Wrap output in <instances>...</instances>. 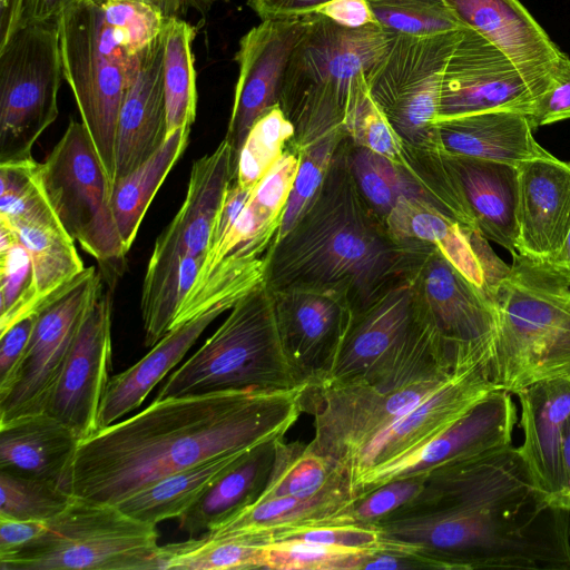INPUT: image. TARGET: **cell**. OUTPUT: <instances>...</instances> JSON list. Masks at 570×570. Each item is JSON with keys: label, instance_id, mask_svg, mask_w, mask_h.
<instances>
[{"label": "cell", "instance_id": "4fadbf2b", "mask_svg": "<svg viewBox=\"0 0 570 570\" xmlns=\"http://www.w3.org/2000/svg\"><path fill=\"white\" fill-rule=\"evenodd\" d=\"M410 281L421 315L458 367L488 368L498 320L487 292L461 274L438 248L425 244Z\"/></svg>", "mask_w": 570, "mask_h": 570}, {"label": "cell", "instance_id": "ba28073f", "mask_svg": "<svg viewBox=\"0 0 570 570\" xmlns=\"http://www.w3.org/2000/svg\"><path fill=\"white\" fill-rule=\"evenodd\" d=\"M156 525L117 505L73 498L29 544L0 557L1 570H158Z\"/></svg>", "mask_w": 570, "mask_h": 570}, {"label": "cell", "instance_id": "277c9868", "mask_svg": "<svg viewBox=\"0 0 570 570\" xmlns=\"http://www.w3.org/2000/svg\"><path fill=\"white\" fill-rule=\"evenodd\" d=\"M459 370L430 328L393 362L362 376L306 385L303 410L313 415L308 445L346 471L379 433L435 392Z\"/></svg>", "mask_w": 570, "mask_h": 570}, {"label": "cell", "instance_id": "8992f818", "mask_svg": "<svg viewBox=\"0 0 570 570\" xmlns=\"http://www.w3.org/2000/svg\"><path fill=\"white\" fill-rule=\"evenodd\" d=\"M396 33L380 24L342 27L324 16H306L291 53L278 105L293 122V142L345 132V119L366 72L385 55Z\"/></svg>", "mask_w": 570, "mask_h": 570}, {"label": "cell", "instance_id": "8d00e7d4", "mask_svg": "<svg viewBox=\"0 0 570 570\" xmlns=\"http://www.w3.org/2000/svg\"><path fill=\"white\" fill-rule=\"evenodd\" d=\"M4 224L13 229L30 255L39 307L68 286L86 268L76 249L75 240L60 224Z\"/></svg>", "mask_w": 570, "mask_h": 570}, {"label": "cell", "instance_id": "d590c367", "mask_svg": "<svg viewBox=\"0 0 570 570\" xmlns=\"http://www.w3.org/2000/svg\"><path fill=\"white\" fill-rule=\"evenodd\" d=\"M271 538L257 532H205L160 546L158 570L264 569Z\"/></svg>", "mask_w": 570, "mask_h": 570}, {"label": "cell", "instance_id": "e0dca14e", "mask_svg": "<svg viewBox=\"0 0 570 570\" xmlns=\"http://www.w3.org/2000/svg\"><path fill=\"white\" fill-rule=\"evenodd\" d=\"M111 309L102 292L87 313L45 412L81 440L99 431V407L111 370Z\"/></svg>", "mask_w": 570, "mask_h": 570}, {"label": "cell", "instance_id": "ac0fdd59", "mask_svg": "<svg viewBox=\"0 0 570 570\" xmlns=\"http://www.w3.org/2000/svg\"><path fill=\"white\" fill-rule=\"evenodd\" d=\"M302 18L262 20L239 40L238 78L225 139L237 157L254 122L278 104L291 53L304 30Z\"/></svg>", "mask_w": 570, "mask_h": 570}, {"label": "cell", "instance_id": "7dc6e473", "mask_svg": "<svg viewBox=\"0 0 570 570\" xmlns=\"http://www.w3.org/2000/svg\"><path fill=\"white\" fill-rule=\"evenodd\" d=\"M348 139L395 163H401L404 144L372 98L367 80L361 87L344 124Z\"/></svg>", "mask_w": 570, "mask_h": 570}, {"label": "cell", "instance_id": "d6986e66", "mask_svg": "<svg viewBox=\"0 0 570 570\" xmlns=\"http://www.w3.org/2000/svg\"><path fill=\"white\" fill-rule=\"evenodd\" d=\"M271 292L289 361L304 384L322 382L335 362L353 317L347 297L338 292L304 288Z\"/></svg>", "mask_w": 570, "mask_h": 570}, {"label": "cell", "instance_id": "ab89813d", "mask_svg": "<svg viewBox=\"0 0 570 570\" xmlns=\"http://www.w3.org/2000/svg\"><path fill=\"white\" fill-rule=\"evenodd\" d=\"M39 164L35 158L0 164L1 222L60 224L40 184Z\"/></svg>", "mask_w": 570, "mask_h": 570}, {"label": "cell", "instance_id": "b9f144b4", "mask_svg": "<svg viewBox=\"0 0 570 570\" xmlns=\"http://www.w3.org/2000/svg\"><path fill=\"white\" fill-rule=\"evenodd\" d=\"M346 137V134L333 132L302 144L291 141L299 153V166L275 238L282 237L294 226L314 198L326 177L337 147Z\"/></svg>", "mask_w": 570, "mask_h": 570}, {"label": "cell", "instance_id": "680465c9", "mask_svg": "<svg viewBox=\"0 0 570 570\" xmlns=\"http://www.w3.org/2000/svg\"><path fill=\"white\" fill-rule=\"evenodd\" d=\"M149 4L159 11L165 18L184 19L189 12L205 16L216 0H136Z\"/></svg>", "mask_w": 570, "mask_h": 570}, {"label": "cell", "instance_id": "cb8c5ba5", "mask_svg": "<svg viewBox=\"0 0 570 570\" xmlns=\"http://www.w3.org/2000/svg\"><path fill=\"white\" fill-rule=\"evenodd\" d=\"M164 48L163 31L138 55L118 116L115 181L145 163L168 137Z\"/></svg>", "mask_w": 570, "mask_h": 570}, {"label": "cell", "instance_id": "4dcf8cb0", "mask_svg": "<svg viewBox=\"0 0 570 570\" xmlns=\"http://www.w3.org/2000/svg\"><path fill=\"white\" fill-rule=\"evenodd\" d=\"M276 441L250 450L223 473L178 518L179 529L190 535L210 532L253 504L262 494L271 475Z\"/></svg>", "mask_w": 570, "mask_h": 570}, {"label": "cell", "instance_id": "d4e9b609", "mask_svg": "<svg viewBox=\"0 0 570 570\" xmlns=\"http://www.w3.org/2000/svg\"><path fill=\"white\" fill-rule=\"evenodd\" d=\"M433 142L448 155L514 166L556 157L534 139L525 115L507 110L435 120Z\"/></svg>", "mask_w": 570, "mask_h": 570}, {"label": "cell", "instance_id": "7402d4cb", "mask_svg": "<svg viewBox=\"0 0 570 570\" xmlns=\"http://www.w3.org/2000/svg\"><path fill=\"white\" fill-rule=\"evenodd\" d=\"M518 169L515 252L547 263L558 255L570 229V161L533 159Z\"/></svg>", "mask_w": 570, "mask_h": 570}, {"label": "cell", "instance_id": "5bb4252c", "mask_svg": "<svg viewBox=\"0 0 570 570\" xmlns=\"http://www.w3.org/2000/svg\"><path fill=\"white\" fill-rule=\"evenodd\" d=\"M102 292V274L90 266L36 311L22 363L0 395V424L45 412L76 335Z\"/></svg>", "mask_w": 570, "mask_h": 570}, {"label": "cell", "instance_id": "c3c4849f", "mask_svg": "<svg viewBox=\"0 0 570 570\" xmlns=\"http://www.w3.org/2000/svg\"><path fill=\"white\" fill-rule=\"evenodd\" d=\"M104 19L131 56H138L160 36L167 20L155 8L136 0H98Z\"/></svg>", "mask_w": 570, "mask_h": 570}, {"label": "cell", "instance_id": "2e32d148", "mask_svg": "<svg viewBox=\"0 0 570 570\" xmlns=\"http://www.w3.org/2000/svg\"><path fill=\"white\" fill-rule=\"evenodd\" d=\"M537 100L511 59L464 27L444 68L435 120L497 110L529 116Z\"/></svg>", "mask_w": 570, "mask_h": 570}, {"label": "cell", "instance_id": "9a60e30c", "mask_svg": "<svg viewBox=\"0 0 570 570\" xmlns=\"http://www.w3.org/2000/svg\"><path fill=\"white\" fill-rule=\"evenodd\" d=\"M512 394L493 390L443 433L394 460L373 466L351 481L355 498L394 480L424 478L445 465L511 444L517 424Z\"/></svg>", "mask_w": 570, "mask_h": 570}, {"label": "cell", "instance_id": "484cf974", "mask_svg": "<svg viewBox=\"0 0 570 570\" xmlns=\"http://www.w3.org/2000/svg\"><path fill=\"white\" fill-rule=\"evenodd\" d=\"M242 297H226L173 328L137 363L111 376L99 407V430L138 409L151 390L184 358L209 324Z\"/></svg>", "mask_w": 570, "mask_h": 570}, {"label": "cell", "instance_id": "f546056e", "mask_svg": "<svg viewBox=\"0 0 570 570\" xmlns=\"http://www.w3.org/2000/svg\"><path fill=\"white\" fill-rule=\"evenodd\" d=\"M355 500L351 491L312 500L259 498L210 532H257L277 541L309 528L356 522Z\"/></svg>", "mask_w": 570, "mask_h": 570}, {"label": "cell", "instance_id": "f35d334b", "mask_svg": "<svg viewBox=\"0 0 570 570\" xmlns=\"http://www.w3.org/2000/svg\"><path fill=\"white\" fill-rule=\"evenodd\" d=\"M347 160L360 193L382 220L400 198H423L419 185L404 165L354 145L350 139Z\"/></svg>", "mask_w": 570, "mask_h": 570}, {"label": "cell", "instance_id": "30bf717a", "mask_svg": "<svg viewBox=\"0 0 570 570\" xmlns=\"http://www.w3.org/2000/svg\"><path fill=\"white\" fill-rule=\"evenodd\" d=\"M39 178L66 233L104 273L120 274L127 254L111 209L112 184L82 121L71 119Z\"/></svg>", "mask_w": 570, "mask_h": 570}, {"label": "cell", "instance_id": "f6af8a7d", "mask_svg": "<svg viewBox=\"0 0 570 570\" xmlns=\"http://www.w3.org/2000/svg\"><path fill=\"white\" fill-rule=\"evenodd\" d=\"M71 499L58 484L0 471V518L48 521Z\"/></svg>", "mask_w": 570, "mask_h": 570}, {"label": "cell", "instance_id": "60d3db41", "mask_svg": "<svg viewBox=\"0 0 570 570\" xmlns=\"http://www.w3.org/2000/svg\"><path fill=\"white\" fill-rule=\"evenodd\" d=\"M295 136V127L277 104L252 126L237 157L235 181L254 188L283 155Z\"/></svg>", "mask_w": 570, "mask_h": 570}, {"label": "cell", "instance_id": "8fae6325", "mask_svg": "<svg viewBox=\"0 0 570 570\" xmlns=\"http://www.w3.org/2000/svg\"><path fill=\"white\" fill-rule=\"evenodd\" d=\"M62 77L57 19L22 22L0 46V164L33 159L58 117Z\"/></svg>", "mask_w": 570, "mask_h": 570}, {"label": "cell", "instance_id": "f5cc1de1", "mask_svg": "<svg viewBox=\"0 0 570 570\" xmlns=\"http://www.w3.org/2000/svg\"><path fill=\"white\" fill-rule=\"evenodd\" d=\"M36 315L21 318L0 333V395L11 387L24 357Z\"/></svg>", "mask_w": 570, "mask_h": 570}, {"label": "cell", "instance_id": "6da1fadb", "mask_svg": "<svg viewBox=\"0 0 570 570\" xmlns=\"http://www.w3.org/2000/svg\"><path fill=\"white\" fill-rule=\"evenodd\" d=\"M410 505L375 524L416 544L434 569L570 570V510L512 444L434 470Z\"/></svg>", "mask_w": 570, "mask_h": 570}, {"label": "cell", "instance_id": "603a6c76", "mask_svg": "<svg viewBox=\"0 0 570 570\" xmlns=\"http://www.w3.org/2000/svg\"><path fill=\"white\" fill-rule=\"evenodd\" d=\"M421 321L409 276L372 305L353 314L335 362L320 383L342 382L364 375L390 358Z\"/></svg>", "mask_w": 570, "mask_h": 570}, {"label": "cell", "instance_id": "d6a6232c", "mask_svg": "<svg viewBox=\"0 0 570 570\" xmlns=\"http://www.w3.org/2000/svg\"><path fill=\"white\" fill-rule=\"evenodd\" d=\"M248 452L222 455L169 474L116 505L129 517L154 525L179 518L223 473Z\"/></svg>", "mask_w": 570, "mask_h": 570}, {"label": "cell", "instance_id": "74e56055", "mask_svg": "<svg viewBox=\"0 0 570 570\" xmlns=\"http://www.w3.org/2000/svg\"><path fill=\"white\" fill-rule=\"evenodd\" d=\"M195 37V26L185 19L167 20L164 30V88L168 135L181 127H190L196 118Z\"/></svg>", "mask_w": 570, "mask_h": 570}, {"label": "cell", "instance_id": "5b68a950", "mask_svg": "<svg viewBox=\"0 0 570 570\" xmlns=\"http://www.w3.org/2000/svg\"><path fill=\"white\" fill-rule=\"evenodd\" d=\"M512 258L489 292L498 333L488 371L497 390L517 394L535 383L570 381V281L548 263Z\"/></svg>", "mask_w": 570, "mask_h": 570}, {"label": "cell", "instance_id": "83f0119b", "mask_svg": "<svg viewBox=\"0 0 570 570\" xmlns=\"http://www.w3.org/2000/svg\"><path fill=\"white\" fill-rule=\"evenodd\" d=\"M479 233L515 255L518 166L445 154Z\"/></svg>", "mask_w": 570, "mask_h": 570}, {"label": "cell", "instance_id": "91938a15", "mask_svg": "<svg viewBox=\"0 0 570 570\" xmlns=\"http://www.w3.org/2000/svg\"><path fill=\"white\" fill-rule=\"evenodd\" d=\"M78 0H27L22 22L57 19L70 4Z\"/></svg>", "mask_w": 570, "mask_h": 570}, {"label": "cell", "instance_id": "be15d7a7", "mask_svg": "<svg viewBox=\"0 0 570 570\" xmlns=\"http://www.w3.org/2000/svg\"><path fill=\"white\" fill-rule=\"evenodd\" d=\"M547 263L570 281V229L558 255Z\"/></svg>", "mask_w": 570, "mask_h": 570}, {"label": "cell", "instance_id": "f907efd6", "mask_svg": "<svg viewBox=\"0 0 570 570\" xmlns=\"http://www.w3.org/2000/svg\"><path fill=\"white\" fill-rule=\"evenodd\" d=\"M425 488L422 478H406L387 482L357 497L353 515L356 522L374 524L412 503Z\"/></svg>", "mask_w": 570, "mask_h": 570}, {"label": "cell", "instance_id": "94428289", "mask_svg": "<svg viewBox=\"0 0 570 570\" xmlns=\"http://www.w3.org/2000/svg\"><path fill=\"white\" fill-rule=\"evenodd\" d=\"M27 0H0V46L21 23Z\"/></svg>", "mask_w": 570, "mask_h": 570}, {"label": "cell", "instance_id": "6125c7cd", "mask_svg": "<svg viewBox=\"0 0 570 570\" xmlns=\"http://www.w3.org/2000/svg\"><path fill=\"white\" fill-rule=\"evenodd\" d=\"M561 464L563 485L559 497V505L570 510V415L568 416L561 441Z\"/></svg>", "mask_w": 570, "mask_h": 570}, {"label": "cell", "instance_id": "44dd1931", "mask_svg": "<svg viewBox=\"0 0 570 570\" xmlns=\"http://www.w3.org/2000/svg\"><path fill=\"white\" fill-rule=\"evenodd\" d=\"M463 27L504 52L538 96L548 90L562 51L519 0H444Z\"/></svg>", "mask_w": 570, "mask_h": 570}, {"label": "cell", "instance_id": "7c38bea8", "mask_svg": "<svg viewBox=\"0 0 570 570\" xmlns=\"http://www.w3.org/2000/svg\"><path fill=\"white\" fill-rule=\"evenodd\" d=\"M461 30L434 36L396 35L366 72L372 98L409 147H431L444 68Z\"/></svg>", "mask_w": 570, "mask_h": 570}, {"label": "cell", "instance_id": "4316f807", "mask_svg": "<svg viewBox=\"0 0 570 570\" xmlns=\"http://www.w3.org/2000/svg\"><path fill=\"white\" fill-rule=\"evenodd\" d=\"M515 395L523 435L519 451L540 489L559 505L563 485L561 441L570 415V381L535 383Z\"/></svg>", "mask_w": 570, "mask_h": 570}, {"label": "cell", "instance_id": "816d5d0a", "mask_svg": "<svg viewBox=\"0 0 570 570\" xmlns=\"http://www.w3.org/2000/svg\"><path fill=\"white\" fill-rule=\"evenodd\" d=\"M527 117L533 130L570 119V57L564 52L553 68L548 90Z\"/></svg>", "mask_w": 570, "mask_h": 570}, {"label": "cell", "instance_id": "ffe728a7", "mask_svg": "<svg viewBox=\"0 0 570 570\" xmlns=\"http://www.w3.org/2000/svg\"><path fill=\"white\" fill-rule=\"evenodd\" d=\"M488 368L455 372L442 386L374 436L350 462V481L433 440L491 391Z\"/></svg>", "mask_w": 570, "mask_h": 570}, {"label": "cell", "instance_id": "7a4b0ae2", "mask_svg": "<svg viewBox=\"0 0 570 570\" xmlns=\"http://www.w3.org/2000/svg\"><path fill=\"white\" fill-rule=\"evenodd\" d=\"M305 387L154 400L81 440L61 488L77 499L116 505L175 472L284 439L304 412Z\"/></svg>", "mask_w": 570, "mask_h": 570}, {"label": "cell", "instance_id": "e7e4bbea", "mask_svg": "<svg viewBox=\"0 0 570 570\" xmlns=\"http://www.w3.org/2000/svg\"><path fill=\"white\" fill-rule=\"evenodd\" d=\"M226 1H228V0H226Z\"/></svg>", "mask_w": 570, "mask_h": 570}, {"label": "cell", "instance_id": "52a82bcc", "mask_svg": "<svg viewBox=\"0 0 570 570\" xmlns=\"http://www.w3.org/2000/svg\"><path fill=\"white\" fill-rule=\"evenodd\" d=\"M302 386L306 384L279 336L272 292L262 283L235 303L215 333L169 375L155 400Z\"/></svg>", "mask_w": 570, "mask_h": 570}, {"label": "cell", "instance_id": "db71d44e", "mask_svg": "<svg viewBox=\"0 0 570 570\" xmlns=\"http://www.w3.org/2000/svg\"><path fill=\"white\" fill-rule=\"evenodd\" d=\"M253 188L243 187L235 180L232 183L225 194L214 223L208 254L214 252L223 242L248 203Z\"/></svg>", "mask_w": 570, "mask_h": 570}, {"label": "cell", "instance_id": "f1b7e54d", "mask_svg": "<svg viewBox=\"0 0 570 570\" xmlns=\"http://www.w3.org/2000/svg\"><path fill=\"white\" fill-rule=\"evenodd\" d=\"M81 439L46 412L0 424V471L61 483Z\"/></svg>", "mask_w": 570, "mask_h": 570}, {"label": "cell", "instance_id": "3957f363", "mask_svg": "<svg viewBox=\"0 0 570 570\" xmlns=\"http://www.w3.org/2000/svg\"><path fill=\"white\" fill-rule=\"evenodd\" d=\"M347 144L348 137L294 226L268 248L264 283L271 291L338 292L357 314L410 276L423 244L391 236L356 186Z\"/></svg>", "mask_w": 570, "mask_h": 570}, {"label": "cell", "instance_id": "836d02e7", "mask_svg": "<svg viewBox=\"0 0 570 570\" xmlns=\"http://www.w3.org/2000/svg\"><path fill=\"white\" fill-rule=\"evenodd\" d=\"M345 491L352 492L351 481L340 463L315 452L308 443L279 439L275 443L271 475L259 498L312 500Z\"/></svg>", "mask_w": 570, "mask_h": 570}, {"label": "cell", "instance_id": "9c48e42d", "mask_svg": "<svg viewBox=\"0 0 570 570\" xmlns=\"http://www.w3.org/2000/svg\"><path fill=\"white\" fill-rule=\"evenodd\" d=\"M63 77L114 186L118 116L138 56L104 19L98 0H78L57 18Z\"/></svg>", "mask_w": 570, "mask_h": 570}, {"label": "cell", "instance_id": "9f6ffc18", "mask_svg": "<svg viewBox=\"0 0 570 570\" xmlns=\"http://www.w3.org/2000/svg\"><path fill=\"white\" fill-rule=\"evenodd\" d=\"M331 0H248L247 4L262 20L302 18L313 14Z\"/></svg>", "mask_w": 570, "mask_h": 570}, {"label": "cell", "instance_id": "6f0895ef", "mask_svg": "<svg viewBox=\"0 0 570 570\" xmlns=\"http://www.w3.org/2000/svg\"><path fill=\"white\" fill-rule=\"evenodd\" d=\"M45 527L46 521L0 518V557L10 556L24 548Z\"/></svg>", "mask_w": 570, "mask_h": 570}, {"label": "cell", "instance_id": "7bdbcfd3", "mask_svg": "<svg viewBox=\"0 0 570 570\" xmlns=\"http://www.w3.org/2000/svg\"><path fill=\"white\" fill-rule=\"evenodd\" d=\"M372 551L374 550L283 539L266 544L264 569L360 570Z\"/></svg>", "mask_w": 570, "mask_h": 570}, {"label": "cell", "instance_id": "1f68e13d", "mask_svg": "<svg viewBox=\"0 0 570 570\" xmlns=\"http://www.w3.org/2000/svg\"><path fill=\"white\" fill-rule=\"evenodd\" d=\"M391 236L404 244L431 245L469 281L485 291V276L468 230L433 204L402 197L384 218Z\"/></svg>", "mask_w": 570, "mask_h": 570}, {"label": "cell", "instance_id": "bcb514c9", "mask_svg": "<svg viewBox=\"0 0 570 570\" xmlns=\"http://www.w3.org/2000/svg\"><path fill=\"white\" fill-rule=\"evenodd\" d=\"M39 307L30 255L18 239L0 250V333Z\"/></svg>", "mask_w": 570, "mask_h": 570}, {"label": "cell", "instance_id": "e575fe53", "mask_svg": "<svg viewBox=\"0 0 570 570\" xmlns=\"http://www.w3.org/2000/svg\"><path fill=\"white\" fill-rule=\"evenodd\" d=\"M190 127L169 134L163 146L129 175L117 179L111 191V209L128 252L142 218L163 181L188 145Z\"/></svg>", "mask_w": 570, "mask_h": 570}, {"label": "cell", "instance_id": "11a10c76", "mask_svg": "<svg viewBox=\"0 0 570 570\" xmlns=\"http://www.w3.org/2000/svg\"><path fill=\"white\" fill-rule=\"evenodd\" d=\"M315 13L350 29L379 24L367 0H331Z\"/></svg>", "mask_w": 570, "mask_h": 570}, {"label": "cell", "instance_id": "ee69618b", "mask_svg": "<svg viewBox=\"0 0 570 570\" xmlns=\"http://www.w3.org/2000/svg\"><path fill=\"white\" fill-rule=\"evenodd\" d=\"M377 23L404 36H434L464 27L444 0H367Z\"/></svg>", "mask_w": 570, "mask_h": 570}, {"label": "cell", "instance_id": "681fc988", "mask_svg": "<svg viewBox=\"0 0 570 570\" xmlns=\"http://www.w3.org/2000/svg\"><path fill=\"white\" fill-rule=\"evenodd\" d=\"M299 166V153L288 142L283 155L254 186L250 200L272 219L282 216Z\"/></svg>", "mask_w": 570, "mask_h": 570}]
</instances>
